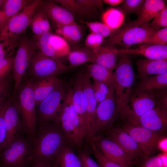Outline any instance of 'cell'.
I'll return each instance as SVG.
<instances>
[{"mask_svg": "<svg viewBox=\"0 0 167 167\" xmlns=\"http://www.w3.org/2000/svg\"><path fill=\"white\" fill-rule=\"evenodd\" d=\"M30 26L35 36L50 32L51 27L48 18L40 8L37 10L34 14Z\"/></svg>", "mask_w": 167, "mask_h": 167, "instance_id": "4dcf8cb0", "label": "cell"}, {"mask_svg": "<svg viewBox=\"0 0 167 167\" xmlns=\"http://www.w3.org/2000/svg\"><path fill=\"white\" fill-rule=\"evenodd\" d=\"M135 48L118 49V54L142 55L147 59L167 60V45L141 44Z\"/></svg>", "mask_w": 167, "mask_h": 167, "instance_id": "ffe728a7", "label": "cell"}, {"mask_svg": "<svg viewBox=\"0 0 167 167\" xmlns=\"http://www.w3.org/2000/svg\"><path fill=\"white\" fill-rule=\"evenodd\" d=\"M165 6V1L163 0H145L138 18L130 23L136 26L148 23Z\"/></svg>", "mask_w": 167, "mask_h": 167, "instance_id": "d4e9b609", "label": "cell"}, {"mask_svg": "<svg viewBox=\"0 0 167 167\" xmlns=\"http://www.w3.org/2000/svg\"><path fill=\"white\" fill-rule=\"evenodd\" d=\"M152 29L157 30L162 28L167 27V7L165 6L153 18L149 24Z\"/></svg>", "mask_w": 167, "mask_h": 167, "instance_id": "7dc6e473", "label": "cell"}, {"mask_svg": "<svg viewBox=\"0 0 167 167\" xmlns=\"http://www.w3.org/2000/svg\"><path fill=\"white\" fill-rule=\"evenodd\" d=\"M16 48L11 74L15 92L21 84L32 56L37 49L34 41L26 36L18 39Z\"/></svg>", "mask_w": 167, "mask_h": 167, "instance_id": "30bf717a", "label": "cell"}, {"mask_svg": "<svg viewBox=\"0 0 167 167\" xmlns=\"http://www.w3.org/2000/svg\"><path fill=\"white\" fill-rule=\"evenodd\" d=\"M52 34L50 32L35 36V41H34L37 49L42 53L49 57L60 61L56 56L50 42V37Z\"/></svg>", "mask_w": 167, "mask_h": 167, "instance_id": "836d02e7", "label": "cell"}, {"mask_svg": "<svg viewBox=\"0 0 167 167\" xmlns=\"http://www.w3.org/2000/svg\"><path fill=\"white\" fill-rule=\"evenodd\" d=\"M78 156L81 161L82 167H100L98 163L86 152H81Z\"/></svg>", "mask_w": 167, "mask_h": 167, "instance_id": "681fc988", "label": "cell"}, {"mask_svg": "<svg viewBox=\"0 0 167 167\" xmlns=\"http://www.w3.org/2000/svg\"><path fill=\"white\" fill-rule=\"evenodd\" d=\"M166 89L143 91L132 90L124 105L119 110L126 120L138 117L156 107L167 108Z\"/></svg>", "mask_w": 167, "mask_h": 167, "instance_id": "7a4b0ae2", "label": "cell"}, {"mask_svg": "<svg viewBox=\"0 0 167 167\" xmlns=\"http://www.w3.org/2000/svg\"><path fill=\"white\" fill-rule=\"evenodd\" d=\"M33 139L28 134L18 136L0 152V167H29Z\"/></svg>", "mask_w": 167, "mask_h": 167, "instance_id": "3957f363", "label": "cell"}, {"mask_svg": "<svg viewBox=\"0 0 167 167\" xmlns=\"http://www.w3.org/2000/svg\"><path fill=\"white\" fill-rule=\"evenodd\" d=\"M115 69L114 93L119 110L127 102L133 89L135 74L130 55L121 54Z\"/></svg>", "mask_w": 167, "mask_h": 167, "instance_id": "5b68a950", "label": "cell"}, {"mask_svg": "<svg viewBox=\"0 0 167 167\" xmlns=\"http://www.w3.org/2000/svg\"><path fill=\"white\" fill-rule=\"evenodd\" d=\"M119 113L115 99L114 90L113 89L107 99L98 104L92 134V140L95 137L102 132L113 127Z\"/></svg>", "mask_w": 167, "mask_h": 167, "instance_id": "7c38bea8", "label": "cell"}, {"mask_svg": "<svg viewBox=\"0 0 167 167\" xmlns=\"http://www.w3.org/2000/svg\"><path fill=\"white\" fill-rule=\"evenodd\" d=\"M138 143L145 156L152 155L158 149V141L163 134L153 131L127 122L121 127Z\"/></svg>", "mask_w": 167, "mask_h": 167, "instance_id": "4fadbf2b", "label": "cell"}, {"mask_svg": "<svg viewBox=\"0 0 167 167\" xmlns=\"http://www.w3.org/2000/svg\"><path fill=\"white\" fill-rule=\"evenodd\" d=\"M32 2L27 0H4L0 22V31L11 18Z\"/></svg>", "mask_w": 167, "mask_h": 167, "instance_id": "83f0119b", "label": "cell"}, {"mask_svg": "<svg viewBox=\"0 0 167 167\" xmlns=\"http://www.w3.org/2000/svg\"><path fill=\"white\" fill-rule=\"evenodd\" d=\"M42 1L35 0L26 5L11 18L0 31V36L18 38L30 26L32 19Z\"/></svg>", "mask_w": 167, "mask_h": 167, "instance_id": "8fae6325", "label": "cell"}, {"mask_svg": "<svg viewBox=\"0 0 167 167\" xmlns=\"http://www.w3.org/2000/svg\"><path fill=\"white\" fill-rule=\"evenodd\" d=\"M54 1L60 5L74 16H87L76 0H55Z\"/></svg>", "mask_w": 167, "mask_h": 167, "instance_id": "7bdbcfd3", "label": "cell"}, {"mask_svg": "<svg viewBox=\"0 0 167 167\" xmlns=\"http://www.w3.org/2000/svg\"><path fill=\"white\" fill-rule=\"evenodd\" d=\"M92 86L94 95L98 104L104 101L109 96L113 87L102 82L93 80Z\"/></svg>", "mask_w": 167, "mask_h": 167, "instance_id": "8d00e7d4", "label": "cell"}, {"mask_svg": "<svg viewBox=\"0 0 167 167\" xmlns=\"http://www.w3.org/2000/svg\"><path fill=\"white\" fill-rule=\"evenodd\" d=\"M167 27L157 30L146 38L141 44L167 45Z\"/></svg>", "mask_w": 167, "mask_h": 167, "instance_id": "ab89813d", "label": "cell"}, {"mask_svg": "<svg viewBox=\"0 0 167 167\" xmlns=\"http://www.w3.org/2000/svg\"><path fill=\"white\" fill-rule=\"evenodd\" d=\"M30 167H51V166H47L42 164H36Z\"/></svg>", "mask_w": 167, "mask_h": 167, "instance_id": "11a10c76", "label": "cell"}, {"mask_svg": "<svg viewBox=\"0 0 167 167\" xmlns=\"http://www.w3.org/2000/svg\"><path fill=\"white\" fill-rule=\"evenodd\" d=\"M53 50L58 59L67 56L71 50L68 42L61 36L52 33L50 39Z\"/></svg>", "mask_w": 167, "mask_h": 167, "instance_id": "e575fe53", "label": "cell"}, {"mask_svg": "<svg viewBox=\"0 0 167 167\" xmlns=\"http://www.w3.org/2000/svg\"><path fill=\"white\" fill-rule=\"evenodd\" d=\"M157 155L160 159L161 167H167V153L161 152Z\"/></svg>", "mask_w": 167, "mask_h": 167, "instance_id": "f5cc1de1", "label": "cell"}, {"mask_svg": "<svg viewBox=\"0 0 167 167\" xmlns=\"http://www.w3.org/2000/svg\"><path fill=\"white\" fill-rule=\"evenodd\" d=\"M90 77L86 71L83 72L82 87L86 107V135L91 139L98 103L95 97Z\"/></svg>", "mask_w": 167, "mask_h": 167, "instance_id": "ac0fdd59", "label": "cell"}, {"mask_svg": "<svg viewBox=\"0 0 167 167\" xmlns=\"http://www.w3.org/2000/svg\"><path fill=\"white\" fill-rule=\"evenodd\" d=\"M107 137L116 143L133 161L145 156L138 143L121 127L106 130Z\"/></svg>", "mask_w": 167, "mask_h": 167, "instance_id": "e0dca14e", "label": "cell"}, {"mask_svg": "<svg viewBox=\"0 0 167 167\" xmlns=\"http://www.w3.org/2000/svg\"><path fill=\"white\" fill-rule=\"evenodd\" d=\"M67 91L62 83L36 106V124L58 120Z\"/></svg>", "mask_w": 167, "mask_h": 167, "instance_id": "9c48e42d", "label": "cell"}, {"mask_svg": "<svg viewBox=\"0 0 167 167\" xmlns=\"http://www.w3.org/2000/svg\"><path fill=\"white\" fill-rule=\"evenodd\" d=\"M145 0H125L121 3L120 8L124 13L139 14Z\"/></svg>", "mask_w": 167, "mask_h": 167, "instance_id": "b9f144b4", "label": "cell"}, {"mask_svg": "<svg viewBox=\"0 0 167 167\" xmlns=\"http://www.w3.org/2000/svg\"><path fill=\"white\" fill-rule=\"evenodd\" d=\"M14 56L0 61V81L6 78L12 71Z\"/></svg>", "mask_w": 167, "mask_h": 167, "instance_id": "c3c4849f", "label": "cell"}, {"mask_svg": "<svg viewBox=\"0 0 167 167\" xmlns=\"http://www.w3.org/2000/svg\"><path fill=\"white\" fill-rule=\"evenodd\" d=\"M88 28L91 32L98 34L104 38L109 37L115 30H113L103 23L98 22H86L81 20Z\"/></svg>", "mask_w": 167, "mask_h": 167, "instance_id": "60d3db41", "label": "cell"}, {"mask_svg": "<svg viewBox=\"0 0 167 167\" xmlns=\"http://www.w3.org/2000/svg\"><path fill=\"white\" fill-rule=\"evenodd\" d=\"M87 16H91L103 8V1L101 0H76Z\"/></svg>", "mask_w": 167, "mask_h": 167, "instance_id": "f35d334b", "label": "cell"}, {"mask_svg": "<svg viewBox=\"0 0 167 167\" xmlns=\"http://www.w3.org/2000/svg\"><path fill=\"white\" fill-rule=\"evenodd\" d=\"M92 141L109 159L124 167L133 165L134 161L116 143L108 138L98 135Z\"/></svg>", "mask_w": 167, "mask_h": 167, "instance_id": "9a60e30c", "label": "cell"}, {"mask_svg": "<svg viewBox=\"0 0 167 167\" xmlns=\"http://www.w3.org/2000/svg\"><path fill=\"white\" fill-rule=\"evenodd\" d=\"M4 119L7 133L6 145L15 138L25 134H28L13 96L10 98L5 109Z\"/></svg>", "mask_w": 167, "mask_h": 167, "instance_id": "2e32d148", "label": "cell"}, {"mask_svg": "<svg viewBox=\"0 0 167 167\" xmlns=\"http://www.w3.org/2000/svg\"><path fill=\"white\" fill-rule=\"evenodd\" d=\"M67 143L58 121L37 124L29 167L36 164L51 166Z\"/></svg>", "mask_w": 167, "mask_h": 167, "instance_id": "6da1fadb", "label": "cell"}, {"mask_svg": "<svg viewBox=\"0 0 167 167\" xmlns=\"http://www.w3.org/2000/svg\"><path fill=\"white\" fill-rule=\"evenodd\" d=\"M33 79L29 78L21 84L13 97L28 134L34 139L36 125V105Z\"/></svg>", "mask_w": 167, "mask_h": 167, "instance_id": "277c9868", "label": "cell"}, {"mask_svg": "<svg viewBox=\"0 0 167 167\" xmlns=\"http://www.w3.org/2000/svg\"><path fill=\"white\" fill-rule=\"evenodd\" d=\"M90 143L93 154L100 167H124L106 157L92 141Z\"/></svg>", "mask_w": 167, "mask_h": 167, "instance_id": "ee69618b", "label": "cell"}, {"mask_svg": "<svg viewBox=\"0 0 167 167\" xmlns=\"http://www.w3.org/2000/svg\"><path fill=\"white\" fill-rule=\"evenodd\" d=\"M148 23L140 26L130 22L121 28L114 31L105 41L108 45H120L128 49L132 45L141 44L148 36L156 30L150 26Z\"/></svg>", "mask_w": 167, "mask_h": 167, "instance_id": "52a82bcc", "label": "cell"}, {"mask_svg": "<svg viewBox=\"0 0 167 167\" xmlns=\"http://www.w3.org/2000/svg\"><path fill=\"white\" fill-rule=\"evenodd\" d=\"M4 2V0H0V8L1 6H2V7Z\"/></svg>", "mask_w": 167, "mask_h": 167, "instance_id": "9f6ffc18", "label": "cell"}, {"mask_svg": "<svg viewBox=\"0 0 167 167\" xmlns=\"http://www.w3.org/2000/svg\"><path fill=\"white\" fill-rule=\"evenodd\" d=\"M83 72L77 75L72 88V101L86 132V107L82 87Z\"/></svg>", "mask_w": 167, "mask_h": 167, "instance_id": "7402d4cb", "label": "cell"}, {"mask_svg": "<svg viewBox=\"0 0 167 167\" xmlns=\"http://www.w3.org/2000/svg\"><path fill=\"white\" fill-rule=\"evenodd\" d=\"M10 99L6 98L0 103V152L6 146L7 142V133L4 119V113Z\"/></svg>", "mask_w": 167, "mask_h": 167, "instance_id": "74e56055", "label": "cell"}, {"mask_svg": "<svg viewBox=\"0 0 167 167\" xmlns=\"http://www.w3.org/2000/svg\"><path fill=\"white\" fill-rule=\"evenodd\" d=\"M11 76L10 74L0 81V103L5 100L8 93L10 84Z\"/></svg>", "mask_w": 167, "mask_h": 167, "instance_id": "f907efd6", "label": "cell"}, {"mask_svg": "<svg viewBox=\"0 0 167 167\" xmlns=\"http://www.w3.org/2000/svg\"><path fill=\"white\" fill-rule=\"evenodd\" d=\"M17 41L18 38L0 36V61L13 56Z\"/></svg>", "mask_w": 167, "mask_h": 167, "instance_id": "d590c367", "label": "cell"}, {"mask_svg": "<svg viewBox=\"0 0 167 167\" xmlns=\"http://www.w3.org/2000/svg\"><path fill=\"white\" fill-rule=\"evenodd\" d=\"M39 8L52 21L55 27L76 23L73 15L54 0L42 1Z\"/></svg>", "mask_w": 167, "mask_h": 167, "instance_id": "d6986e66", "label": "cell"}, {"mask_svg": "<svg viewBox=\"0 0 167 167\" xmlns=\"http://www.w3.org/2000/svg\"><path fill=\"white\" fill-rule=\"evenodd\" d=\"M55 28L57 34L65 39L69 45L77 44L82 38L81 28L77 23L59 26Z\"/></svg>", "mask_w": 167, "mask_h": 167, "instance_id": "f546056e", "label": "cell"}, {"mask_svg": "<svg viewBox=\"0 0 167 167\" xmlns=\"http://www.w3.org/2000/svg\"><path fill=\"white\" fill-rule=\"evenodd\" d=\"M93 52L85 47L71 50L67 55L69 67L72 68L90 62Z\"/></svg>", "mask_w": 167, "mask_h": 167, "instance_id": "d6a6232c", "label": "cell"}, {"mask_svg": "<svg viewBox=\"0 0 167 167\" xmlns=\"http://www.w3.org/2000/svg\"><path fill=\"white\" fill-rule=\"evenodd\" d=\"M167 108H154L138 117L126 120L134 125L163 134L167 128Z\"/></svg>", "mask_w": 167, "mask_h": 167, "instance_id": "5bb4252c", "label": "cell"}, {"mask_svg": "<svg viewBox=\"0 0 167 167\" xmlns=\"http://www.w3.org/2000/svg\"><path fill=\"white\" fill-rule=\"evenodd\" d=\"M133 165L137 167H161L157 155L144 156L138 158L134 161Z\"/></svg>", "mask_w": 167, "mask_h": 167, "instance_id": "f6af8a7d", "label": "cell"}, {"mask_svg": "<svg viewBox=\"0 0 167 167\" xmlns=\"http://www.w3.org/2000/svg\"><path fill=\"white\" fill-rule=\"evenodd\" d=\"M167 87V72L154 76L142 77L136 87L132 90L143 91L166 89Z\"/></svg>", "mask_w": 167, "mask_h": 167, "instance_id": "484cf974", "label": "cell"}, {"mask_svg": "<svg viewBox=\"0 0 167 167\" xmlns=\"http://www.w3.org/2000/svg\"><path fill=\"white\" fill-rule=\"evenodd\" d=\"M123 0H104L103 2L110 5L115 6L121 4Z\"/></svg>", "mask_w": 167, "mask_h": 167, "instance_id": "db71d44e", "label": "cell"}, {"mask_svg": "<svg viewBox=\"0 0 167 167\" xmlns=\"http://www.w3.org/2000/svg\"><path fill=\"white\" fill-rule=\"evenodd\" d=\"M113 71L101 65L92 63L87 66L86 71L93 80L114 87V76Z\"/></svg>", "mask_w": 167, "mask_h": 167, "instance_id": "4316f807", "label": "cell"}, {"mask_svg": "<svg viewBox=\"0 0 167 167\" xmlns=\"http://www.w3.org/2000/svg\"><path fill=\"white\" fill-rule=\"evenodd\" d=\"M120 55L118 49L111 46H101L93 52L90 62L113 70L116 67Z\"/></svg>", "mask_w": 167, "mask_h": 167, "instance_id": "44dd1931", "label": "cell"}, {"mask_svg": "<svg viewBox=\"0 0 167 167\" xmlns=\"http://www.w3.org/2000/svg\"><path fill=\"white\" fill-rule=\"evenodd\" d=\"M103 23L113 30L118 29L125 20L124 13L120 9L111 8L104 11L102 15Z\"/></svg>", "mask_w": 167, "mask_h": 167, "instance_id": "1f68e13d", "label": "cell"}, {"mask_svg": "<svg viewBox=\"0 0 167 167\" xmlns=\"http://www.w3.org/2000/svg\"><path fill=\"white\" fill-rule=\"evenodd\" d=\"M57 121L60 124L67 143L77 147L80 146L86 137L85 129L72 103L71 102L68 104L67 94Z\"/></svg>", "mask_w": 167, "mask_h": 167, "instance_id": "8992f818", "label": "cell"}, {"mask_svg": "<svg viewBox=\"0 0 167 167\" xmlns=\"http://www.w3.org/2000/svg\"><path fill=\"white\" fill-rule=\"evenodd\" d=\"M51 167H82L78 156L67 143L63 148Z\"/></svg>", "mask_w": 167, "mask_h": 167, "instance_id": "f1b7e54d", "label": "cell"}, {"mask_svg": "<svg viewBox=\"0 0 167 167\" xmlns=\"http://www.w3.org/2000/svg\"><path fill=\"white\" fill-rule=\"evenodd\" d=\"M2 16V10H0V22Z\"/></svg>", "mask_w": 167, "mask_h": 167, "instance_id": "6f0895ef", "label": "cell"}, {"mask_svg": "<svg viewBox=\"0 0 167 167\" xmlns=\"http://www.w3.org/2000/svg\"><path fill=\"white\" fill-rule=\"evenodd\" d=\"M36 50L32 56L26 71L34 80L57 76L68 68L61 61L49 57Z\"/></svg>", "mask_w": 167, "mask_h": 167, "instance_id": "ba28073f", "label": "cell"}, {"mask_svg": "<svg viewBox=\"0 0 167 167\" xmlns=\"http://www.w3.org/2000/svg\"><path fill=\"white\" fill-rule=\"evenodd\" d=\"M104 38L100 35L91 32L86 38L85 47L95 52L102 46Z\"/></svg>", "mask_w": 167, "mask_h": 167, "instance_id": "bcb514c9", "label": "cell"}, {"mask_svg": "<svg viewBox=\"0 0 167 167\" xmlns=\"http://www.w3.org/2000/svg\"><path fill=\"white\" fill-rule=\"evenodd\" d=\"M62 83L61 79L57 76L33 80V89L36 106Z\"/></svg>", "mask_w": 167, "mask_h": 167, "instance_id": "603a6c76", "label": "cell"}, {"mask_svg": "<svg viewBox=\"0 0 167 167\" xmlns=\"http://www.w3.org/2000/svg\"><path fill=\"white\" fill-rule=\"evenodd\" d=\"M157 147L161 152L167 153V138L165 136H162L157 142Z\"/></svg>", "mask_w": 167, "mask_h": 167, "instance_id": "816d5d0a", "label": "cell"}, {"mask_svg": "<svg viewBox=\"0 0 167 167\" xmlns=\"http://www.w3.org/2000/svg\"><path fill=\"white\" fill-rule=\"evenodd\" d=\"M138 73L140 78L157 75L167 72V60L140 59L136 62Z\"/></svg>", "mask_w": 167, "mask_h": 167, "instance_id": "cb8c5ba5", "label": "cell"}]
</instances>
